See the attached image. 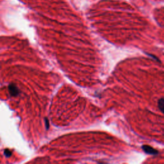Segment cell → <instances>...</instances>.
<instances>
[{
	"mask_svg": "<svg viewBox=\"0 0 164 164\" xmlns=\"http://www.w3.org/2000/svg\"><path fill=\"white\" fill-rule=\"evenodd\" d=\"M8 89H9L10 94L12 95V96H17L19 93V90L18 89V87L14 84H11L9 85V87H8Z\"/></svg>",
	"mask_w": 164,
	"mask_h": 164,
	"instance_id": "2",
	"label": "cell"
},
{
	"mask_svg": "<svg viewBox=\"0 0 164 164\" xmlns=\"http://www.w3.org/2000/svg\"><path fill=\"white\" fill-rule=\"evenodd\" d=\"M158 106L159 109L162 111L164 114V98H161L158 102Z\"/></svg>",
	"mask_w": 164,
	"mask_h": 164,
	"instance_id": "3",
	"label": "cell"
},
{
	"mask_svg": "<svg viewBox=\"0 0 164 164\" xmlns=\"http://www.w3.org/2000/svg\"><path fill=\"white\" fill-rule=\"evenodd\" d=\"M5 154L7 155V157H10V155H11V152L8 149H6L5 151Z\"/></svg>",
	"mask_w": 164,
	"mask_h": 164,
	"instance_id": "4",
	"label": "cell"
},
{
	"mask_svg": "<svg viewBox=\"0 0 164 164\" xmlns=\"http://www.w3.org/2000/svg\"><path fill=\"white\" fill-rule=\"evenodd\" d=\"M142 149H143L144 151L146 153L149 154H157L158 153V151L157 150L154 149V148H151V146H143L142 147Z\"/></svg>",
	"mask_w": 164,
	"mask_h": 164,
	"instance_id": "1",
	"label": "cell"
}]
</instances>
